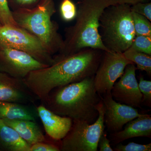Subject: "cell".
I'll list each match as a JSON object with an SVG mask.
<instances>
[{
    "mask_svg": "<svg viewBox=\"0 0 151 151\" xmlns=\"http://www.w3.org/2000/svg\"><path fill=\"white\" fill-rule=\"evenodd\" d=\"M104 52L87 48L68 55L57 54L51 65L31 71L23 79L38 100L42 102L57 87L94 76Z\"/></svg>",
    "mask_w": 151,
    "mask_h": 151,
    "instance_id": "cell-1",
    "label": "cell"
},
{
    "mask_svg": "<svg viewBox=\"0 0 151 151\" xmlns=\"http://www.w3.org/2000/svg\"><path fill=\"white\" fill-rule=\"evenodd\" d=\"M101 100L95 90L92 76L57 87L41 103L60 116L92 124L98 118L96 107Z\"/></svg>",
    "mask_w": 151,
    "mask_h": 151,
    "instance_id": "cell-2",
    "label": "cell"
},
{
    "mask_svg": "<svg viewBox=\"0 0 151 151\" xmlns=\"http://www.w3.org/2000/svg\"><path fill=\"white\" fill-rule=\"evenodd\" d=\"M116 4L114 0H81L75 24L65 29L64 46L57 54L68 55L87 48L110 51L101 39L100 19L105 9Z\"/></svg>",
    "mask_w": 151,
    "mask_h": 151,
    "instance_id": "cell-3",
    "label": "cell"
},
{
    "mask_svg": "<svg viewBox=\"0 0 151 151\" xmlns=\"http://www.w3.org/2000/svg\"><path fill=\"white\" fill-rule=\"evenodd\" d=\"M12 12L17 25L37 37L52 55L62 50L64 39L58 32V24L52 19L56 12L53 0H40L32 8Z\"/></svg>",
    "mask_w": 151,
    "mask_h": 151,
    "instance_id": "cell-4",
    "label": "cell"
},
{
    "mask_svg": "<svg viewBox=\"0 0 151 151\" xmlns=\"http://www.w3.org/2000/svg\"><path fill=\"white\" fill-rule=\"evenodd\" d=\"M100 35L110 51L123 53L136 36L131 6L116 4L105 10L100 19Z\"/></svg>",
    "mask_w": 151,
    "mask_h": 151,
    "instance_id": "cell-5",
    "label": "cell"
},
{
    "mask_svg": "<svg viewBox=\"0 0 151 151\" xmlns=\"http://www.w3.org/2000/svg\"><path fill=\"white\" fill-rule=\"evenodd\" d=\"M98 116L94 123L73 121L66 136L60 141V151H97L100 136L105 131V106L103 101L96 107Z\"/></svg>",
    "mask_w": 151,
    "mask_h": 151,
    "instance_id": "cell-6",
    "label": "cell"
},
{
    "mask_svg": "<svg viewBox=\"0 0 151 151\" xmlns=\"http://www.w3.org/2000/svg\"><path fill=\"white\" fill-rule=\"evenodd\" d=\"M0 43L26 52L44 64L51 65L54 56L37 37L17 25H0Z\"/></svg>",
    "mask_w": 151,
    "mask_h": 151,
    "instance_id": "cell-7",
    "label": "cell"
},
{
    "mask_svg": "<svg viewBox=\"0 0 151 151\" xmlns=\"http://www.w3.org/2000/svg\"><path fill=\"white\" fill-rule=\"evenodd\" d=\"M132 63H134L123 53L104 51L94 76V87L97 93L102 96L111 93L113 85L123 74L125 68Z\"/></svg>",
    "mask_w": 151,
    "mask_h": 151,
    "instance_id": "cell-8",
    "label": "cell"
},
{
    "mask_svg": "<svg viewBox=\"0 0 151 151\" xmlns=\"http://www.w3.org/2000/svg\"><path fill=\"white\" fill-rule=\"evenodd\" d=\"M48 66L26 52L0 43V72L24 78L31 71Z\"/></svg>",
    "mask_w": 151,
    "mask_h": 151,
    "instance_id": "cell-9",
    "label": "cell"
},
{
    "mask_svg": "<svg viewBox=\"0 0 151 151\" xmlns=\"http://www.w3.org/2000/svg\"><path fill=\"white\" fill-rule=\"evenodd\" d=\"M137 70L135 64H128L119 81L113 85L111 94L117 102L134 108H141L142 95L136 78Z\"/></svg>",
    "mask_w": 151,
    "mask_h": 151,
    "instance_id": "cell-10",
    "label": "cell"
},
{
    "mask_svg": "<svg viewBox=\"0 0 151 151\" xmlns=\"http://www.w3.org/2000/svg\"><path fill=\"white\" fill-rule=\"evenodd\" d=\"M101 98L105 106L104 124L111 133L121 131L127 123L143 115L134 107L114 100L111 93Z\"/></svg>",
    "mask_w": 151,
    "mask_h": 151,
    "instance_id": "cell-11",
    "label": "cell"
},
{
    "mask_svg": "<svg viewBox=\"0 0 151 151\" xmlns=\"http://www.w3.org/2000/svg\"><path fill=\"white\" fill-rule=\"evenodd\" d=\"M37 100L23 78L0 72V101L31 105Z\"/></svg>",
    "mask_w": 151,
    "mask_h": 151,
    "instance_id": "cell-12",
    "label": "cell"
},
{
    "mask_svg": "<svg viewBox=\"0 0 151 151\" xmlns=\"http://www.w3.org/2000/svg\"><path fill=\"white\" fill-rule=\"evenodd\" d=\"M36 108L39 119L49 137L54 140L59 141L65 137L72 126L73 120L68 117L58 115L42 103Z\"/></svg>",
    "mask_w": 151,
    "mask_h": 151,
    "instance_id": "cell-13",
    "label": "cell"
},
{
    "mask_svg": "<svg viewBox=\"0 0 151 151\" xmlns=\"http://www.w3.org/2000/svg\"><path fill=\"white\" fill-rule=\"evenodd\" d=\"M138 137L151 138V115L143 114L128 122L124 129L111 133L109 139L112 144L116 145L126 140Z\"/></svg>",
    "mask_w": 151,
    "mask_h": 151,
    "instance_id": "cell-14",
    "label": "cell"
},
{
    "mask_svg": "<svg viewBox=\"0 0 151 151\" xmlns=\"http://www.w3.org/2000/svg\"><path fill=\"white\" fill-rule=\"evenodd\" d=\"M38 119L35 106L31 104L0 101L1 120H28L37 122Z\"/></svg>",
    "mask_w": 151,
    "mask_h": 151,
    "instance_id": "cell-15",
    "label": "cell"
},
{
    "mask_svg": "<svg viewBox=\"0 0 151 151\" xmlns=\"http://www.w3.org/2000/svg\"><path fill=\"white\" fill-rule=\"evenodd\" d=\"M2 120L30 145L39 142H47L37 122L28 120Z\"/></svg>",
    "mask_w": 151,
    "mask_h": 151,
    "instance_id": "cell-16",
    "label": "cell"
},
{
    "mask_svg": "<svg viewBox=\"0 0 151 151\" xmlns=\"http://www.w3.org/2000/svg\"><path fill=\"white\" fill-rule=\"evenodd\" d=\"M30 147L15 130L0 119V151H30Z\"/></svg>",
    "mask_w": 151,
    "mask_h": 151,
    "instance_id": "cell-17",
    "label": "cell"
},
{
    "mask_svg": "<svg viewBox=\"0 0 151 151\" xmlns=\"http://www.w3.org/2000/svg\"><path fill=\"white\" fill-rule=\"evenodd\" d=\"M125 57L137 65V69L145 71L149 75L151 74V55L129 48L123 52Z\"/></svg>",
    "mask_w": 151,
    "mask_h": 151,
    "instance_id": "cell-18",
    "label": "cell"
},
{
    "mask_svg": "<svg viewBox=\"0 0 151 151\" xmlns=\"http://www.w3.org/2000/svg\"><path fill=\"white\" fill-rule=\"evenodd\" d=\"M132 16L136 36H146L151 37L150 21L145 17L132 11Z\"/></svg>",
    "mask_w": 151,
    "mask_h": 151,
    "instance_id": "cell-19",
    "label": "cell"
},
{
    "mask_svg": "<svg viewBox=\"0 0 151 151\" xmlns=\"http://www.w3.org/2000/svg\"><path fill=\"white\" fill-rule=\"evenodd\" d=\"M130 47L151 55V37L146 36H136Z\"/></svg>",
    "mask_w": 151,
    "mask_h": 151,
    "instance_id": "cell-20",
    "label": "cell"
},
{
    "mask_svg": "<svg viewBox=\"0 0 151 151\" xmlns=\"http://www.w3.org/2000/svg\"><path fill=\"white\" fill-rule=\"evenodd\" d=\"M60 11L63 19L66 22L73 20L77 14L76 6L71 0H62Z\"/></svg>",
    "mask_w": 151,
    "mask_h": 151,
    "instance_id": "cell-21",
    "label": "cell"
},
{
    "mask_svg": "<svg viewBox=\"0 0 151 151\" xmlns=\"http://www.w3.org/2000/svg\"><path fill=\"white\" fill-rule=\"evenodd\" d=\"M0 24L2 25H17L13 16L12 12L10 9L8 0H0Z\"/></svg>",
    "mask_w": 151,
    "mask_h": 151,
    "instance_id": "cell-22",
    "label": "cell"
},
{
    "mask_svg": "<svg viewBox=\"0 0 151 151\" xmlns=\"http://www.w3.org/2000/svg\"><path fill=\"white\" fill-rule=\"evenodd\" d=\"M139 89L142 95V104L151 107V81L145 79L142 76H140L138 82Z\"/></svg>",
    "mask_w": 151,
    "mask_h": 151,
    "instance_id": "cell-23",
    "label": "cell"
},
{
    "mask_svg": "<svg viewBox=\"0 0 151 151\" xmlns=\"http://www.w3.org/2000/svg\"><path fill=\"white\" fill-rule=\"evenodd\" d=\"M113 150L115 151H151V143L141 145L131 142L127 145H123L120 143L116 145Z\"/></svg>",
    "mask_w": 151,
    "mask_h": 151,
    "instance_id": "cell-24",
    "label": "cell"
},
{
    "mask_svg": "<svg viewBox=\"0 0 151 151\" xmlns=\"http://www.w3.org/2000/svg\"><path fill=\"white\" fill-rule=\"evenodd\" d=\"M132 12L145 17L151 21V3L141 2L131 6Z\"/></svg>",
    "mask_w": 151,
    "mask_h": 151,
    "instance_id": "cell-25",
    "label": "cell"
},
{
    "mask_svg": "<svg viewBox=\"0 0 151 151\" xmlns=\"http://www.w3.org/2000/svg\"><path fill=\"white\" fill-rule=\"evenodd\" d=\"M30 151H60L59 146L48 143L39 142L31 145Z\"/></svg>",
    "mask_w": 151,
    "mask_h": 151,
    "instance_id": "cell-26",
    "label": "cell"
},
{
    "mask_svg": "<svg viewBox=\"0 0 151 151\" xmlns=\"http://www.w3.org/2000/svg\"><path fill=\"white\" fill-rule=\"evenodd\" d=\"M110 139L107 137V133L104 131L100 136L98 143V148L100 151H113L110 145Z\"/></svg>",
    "mask_w": 151,
    "mask_h": 151,
    "instance_id": "cell-27",
    "label": "cell"
},
{
    "mask_svg": "<svg viewBox=\"0 0 151 151\" xmlns=\"http://www.w3.org/2000/svg\"><path fill=\"white\" fill-rule=\"evenodd\" d=\"M40 1V0H13L14 4L17 6L15 9L31 8L37 5Z\"/></svg>",
    "mask_w": 151,
    "mask_h": 151,
    "instance_id": "cell-28",
    "label": "cell"
},
{
    "mask_svg": "<svg viewBox=\"0 0 151 151\" xmlns=\"http://www.w3.org/2000/svg\"><path fill=\"white\" fill-rule=\"evenodd\" d=\"M116 4H128L133 5L139 3L146 2L149 0H114Z\"/></svg>",
    "mask_w": 151,
    "mask_h": 151,
    "instance_id": "cell-29",
    "label": "cell"
},
{
    "mask_svg": "<svg viewBox=\"0 0 151 151\" xmlns=\"http://www.w3.org/2000/svg\"><path fill=\"white\" fill-rule=\"evenodd\" d=\"M0 25H1V24H0Z\"/></svg>",
    "mask_w": 151,
    "mask_h": 151,
    "instance_id": "cell-30",
    "label": "cell"
}]
</instances>
